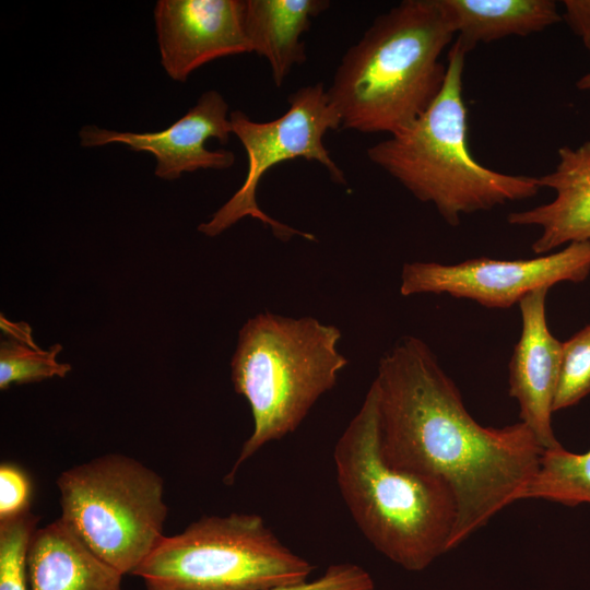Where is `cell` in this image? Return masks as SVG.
I'll return each instance as SVG.
<instances>
[{
	"mask_svg": "<svg viewBox=\"0 0 590 590\" xmlns=\"http://www.w3.org/2000/svg\"><path fill=\"white\" fill-rule=\"evenodd\" d=\"M339 328L312 317L261 312L239 330L231 361L235 391L249 403L253 429L224 479L232 484L239 467L264 445L304 421L331 390L347 359L339 352Z\"/></svg>",
	"mask_w": 590,
	"mask_h": 590,
	"instance_id": "cell-5",
	"label": "cell"
},
{
	"mask_svg": "<svg viewBox=\"0 0 590 590\" xmlns=\"http://www.w3.org/2000/svg\"><path fill=\"white\" fill-rule=\"evenodd\" d=\"M589 50H590V47H589ZM576 86L579 90H590V73H587L583 76H581L576 83Z\"/></svg>",
	"mask_w": 590,
	"mask_h": 590,
	"instance_id": "cell-24",
	"label": "cell"
},
{
	"mask_svg": "<svg viewBox=\"0 0 590 590\" xmlns=\"http://www.w3.org/2000/svg\"><path fill=\"white\" fill-rule=\"evenodd\" d=\"M312 570L261 516L232 512L165 535L132 575L146 590H269L306 582Z\"/></svg>",
	"mask_w": 590,
	"mask_h": 590,
	"instance_id": "cell-6",
	"label": "cell"
},
{
	"mask_svg": "<svg viewBox=\"0 0 590 590\" xmlns=\"http://www.w3.org/2000/svg\"><path fill=\"white\" fill-rule=\"evenodd\" d=\"M333 461L341 496L379 553L406 570L421 571L450 551L455 498L441 481L385 459L373 384L338 439Z\"/></svg>",
	"mask_w": 590,
	"mask_h": 590,
	"instance_id": "cell-3",
	"label": "cell"
},
{
	"mask_svg": "<svg viewBox=\"0 0 590 590\" xmlns=\"http://www.w3.org/2000/svg\"><path fill=\"white\" fill-rule=\"evenodd\" d=\"M231 133L228 104L220 92L210 90L181 118L161 131L140 133L87 125L80 129L79 139L83 148L121 143L134 152H149L156 160L155 176L176 180L184 173L232 167L235 163L232 151H211L205 146L212 138L226 144Z\"/></svg>",
	"mask_w": 590,
	"mask_h": 590,
	"instance_id": "cell-10",
	"label": "cell"
},
{
	"mask_svg": "<svg viewBox=\"0 0 590 590\" xmlns=\"http://www.w3.org/2000/svg\"><path fill=\"white\" fill-rule=\"evenodd\" d=\"M288 109L281 117L258 122L241 110L229 113L233 133L247 155V174L241 187L212 215L198 226L205 236L215 237L250 216L269 226L273 235L287 241L295 235L316 240L312 234L300 232L264 213L257 202V188L262 176L273 166L294 158L321 164L335 184L346 185L344 172L331 158L323 143L329 130L341 128V119L330 103L322 82L309 84L292 92Z\"/></svg>",
	"mask_w": 590,
	"mask_h": 590,
	"instance_id": "cell-8",
	"label": "cell"
},
{
	"mask_svg": "<svg viewBox=\"0 0 590 590\" xmlns=\"http://www.w3.org/2000/svg\"><path fill=\"white\" fill-rule=\"evenodd\" d=\"M566 23L575 34L581 37L585 46L590 47V0L563 1Z\"/></svg>",
	"mask_w": 590,
	"mask_h": 590,
	"instance_id": "cell-23",
	"label": "cell"
},
{
	"mask_svg": "<svg viewBox=\"0 0 590 590\" xmlns=\"http://www.w3.org/2000/svg\"><path fill=\"white\" fill-rule=\"evenodd\" d=\"M555 169L536 177L540 188H551L555 198L530 210L511 212V225L539 226L540 237L532 244L536 255L571 243L590 241V141L577 149L562 146Z\"/></svg>",
	"mask_w": 590,
	"mask_h": 590,
	"instance_id": "cell-13",
	"label": "cell"
},
{
	"mask_svg": "<svg viewBox=\"0 0 590 590\" xmlns=\"http://www.w3.org/2000/svg\"><path fill=\"white\" fill-rule=\"evenodd\" d=\"M547 291L539 288L520 300L521 333L509 363V394L519 404L520 422L544 450L560 446L552 415L563 346L546 323Z\"/></svg>",
	"mask_w": 590,
	"mask_h": 590,
	"instance_id": "cell-12",
	"label": "cell"
},
{
	"mask_svg": "<svg viewBox=\"0 0 590 590\" xmlns=\"http://www.w3.org/2000/svg\"><path fill=\"white\" fill-rule=\"evenodd\" d=\"M521 499H543L567 507L590 505V449L576 453L560 445L544 450Z\"/></svg>",
	"mask_w": 590,
	"mask_h": 590,
	"instance_id": "cell-17",
	"label": "cell"
},
{
	"mask_svg": "<svg viewBox=\"0 0 590 590\" xmlns=\"http://www.w3.org/2000/svg\"><path fill=\"white\" fill-rule=\"evenodd\" d=\"M60 519L101 559L133 574L165 536L164 480L121 453H106L63 471Z\"/></svg>",
	"mask_w": 590,
	"mask_h": 590,
	"instance_id": "cell-7",
	"label": "cell"
},
{
	"mask_svg": "<svg viewBox=\"0 0 590 590\" xmlns=\"http://www.w3.org/2000/svg\"><path fill=\"white\" fill-rule=\"evenodd\" d=\"M32 485L27 474L17 465H0V520L17 517L31 510Z\"/></svg>",
	"mask_w": 590,
	"mask_h": 590,
	"instance_id": "cell-21",
	"label": "cell"
},
{
	"mask_svg": "<svg viewBox=\"0 0 590 590\" xmlns=\"http://www.w3.org/2000/svg\"><path fill=\"white\" fill-rule=\"evenodd\" d=\"M439 4L467 54L477 44L527 36L563 19L553 0H439Z\"/></svg>",
	"mask_w": 590,
	"mask_h": 590,
	"instance_id": "cell-16",
	"label": "cell"
},
{
	"mask_svg": "<svg viewBox=\"0 0 590 590\" xmlns=\"http://www.w3.org/2000/svg\"><path fill=\"white\" fill-rule=\"evenodd\" d=\"M269 590H376L375 582L363 567L344 563L329 566L324 574L310 582Z\"/></svg>",
	"mask_w": 590,
	"mask_h": 590,
	"instance_id": "cell-22",
	"label": "cell"
},
{
	"mask_svg": "<svg viewBox=\"0 0 590 590\" xmlns=\"http://www.w3.org/2000/svg\"><path fill=\"white\" fill-rule=\"evenodd\" d=\"M590 394V324L563 342L553 411L579 403Z\"/></svg>",
	"mask_w": 590,
	"mask_h": 590,
	"instance_id": "cell-20",
	"label": "cell"
},
{
	"mask_svg": "<svg viewBox=\"0 0 590 590\" xmlns=\"http://www.w3.org/2000/svg\"><path fill=\"white\" fill-rule=\"evenodd\" d=\"M329 7L328 0H245L244 26L251 52L268 61L276 87L305 62L302 37Z\"/></svg>",
	"mask_w": 590,
	"mask_h": 590,
	"instance_id": "cell-15",
	"label": "cell"
},
{
	"mask_svg": "<svg viewBox=\"0 0 590 590\" xmlns=\"http://www.w3.org/2000/svg\"><path fill=\"white\" fill-rule=\"evenodd\" d=\"M453 35L439 0H403L378 15L327 90L341 128L392 135L415 121L442 90L440 56Z\"/></svg>",
	"mask_w": 590,
	"mask_h": 590,
	"instance_id": "cell-2",
	"label": "cell"
},
{
	"mask_svg": "<svg viewBox=\"0 0 590 590\" xmlns=\"http://www.w3.org/2000/svg\"><path fill=\"white\" fill-rule=\"evenodd\" d=\"M590 273V241L531 259L473 258L456 264L405 263L402 296L447 294L488 308H508L539 288L559 282H582Z\"/></svg>",
	"mask_w": 590,
	"mask_h": 590,
	"instance_id": "cell-9",
	"label": "cell"
},
{
	"mask_svg": "<svg viewBox=\"0 0 590 590\" xmlns=\"http://www.w3.org/2000/svg\"><path fill=\"white\" fill-rule=\"evenodd\" d=\"M245 0H158L154 8L161 64L176 82L212 60L251 52Z\"/></svg>",
	"mask_w": 590,
	"mask_h": 590,
	"instance_id": "cell-11",
	"label": "cell"
},
{
	"mask_svg": "<svg viewBox=\"0 0 590 590\" xmlns=\"http://www.w3.org/2000/svg\"><path fill=\"white\" fill-rule=\"evenodd\" d=\"M39 519L30 510L0 520V590H30L28 551Z\"/></svg>",
	"mask_w": 590,
	"mask_h": 590,
	"instance_id": "cell-19",
	"label": "cell"
},
{
	"mask_svg": "<svg viewBox=\"0 0 590 590\" xmlns=\"http://www.w3.org/2000/svg\"><path fill=\"white\" fill-rule=\"evenodd\" d=\"M30 590H121L122 574L95 555L60 519L36 529Z\"/></svg>",
	"mask_w": 590,
	"mask_h": 590,
	"instance_id": "cell-14",
	"label": "cell"
},
{
	"mask_svg": "<svg viewBox=\"0 0 590 590\" xmlns=\"http://www.w3.org/2000/svg\"><path fill=\"white\" fill-rule=\"evenodd\" d=\"M0 344V388L7 389L12 384L37 382L51 377H64L70 364L59 363L57 355L60 344L49 350L39 349L31 334L10 335Z\"/></svg>",
	"mask_w": 590,
	"mask_h": 590,
	"instance_id": "cell-18",
	"label": "cell"
},
{
	"mask_svg": "<svg viewBox=\"0 0 590 590\" xmlns=\"http://www.w3.org/2000/svg\"><path fill=\"white\" fill-rule=\"evenodd\" d=\"M467 52L455 40L447 55L441 92L428 109L398 133L367 149L369 161L422 202L432 203L450 225L461 215L534 197L536 177L487 168L467 141L462 76Z\"/></svg>",
	"mask_w": 590,
	"mask_h": 590,
	"instance_id": "cell-4",
	"label": "cell"
},
{
	"mask_svg": "<svg viewBox=\"0 0 590 590\" xmlns=\"http://www.w3.org/2000/svg\"><path fill=\"white\" fill-rule=\"evenodd\" d=\"M371 384L385 459L441 481L455 498L450 551L521 500L543 447L522 422L477 423L424 341L400 339L381 357Z\"/></svg>",
	"mask_w": 590,
	"mask_h": 590,
	"instance_id": "cell-1",
	"label": "cell"
}]
</instances>
